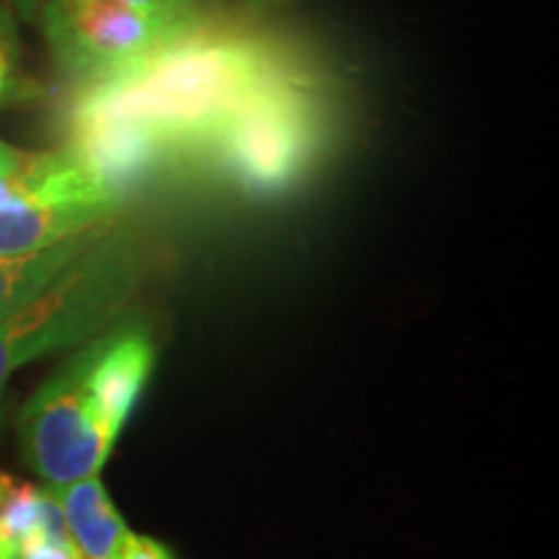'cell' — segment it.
Listing matches in <instances>:
<instances>
[{"label": "cell", "mask_w": 559, "mask_h": 559, "mask_svg": "<svg viewBox=\"0 0 559 559\" xmlns=\"http://www.w3.org/2000/svg\"><path fill=\"white\" fill-rule=\"evenodd\" d=\"M111 226H115V221L55 243V247L32 251V254L0 257V319L21 309L26 300H32L41 288H47L75 257H81Z\"/></svg>", "instance_id": "cell-9"}, {"label": "cell", "mask_w": 559, "mask_h": 559, "mask_svg": "<svg viewBox=\"0 0 559 559\" xmlns=\"http://www.w3.org/2000/svg\"><path fill=\"white\" fill-rule=\"evenodd\" d=\"M83 383L109 432H120L132 415L156 362V345L143 324L128 321L81 347Z\"/></svg>", "instance_id": "cell-6"}, {"label": "cell", "mask_w": 559, "mask_h": 559, "mask_svg": "<svg viewBox=\"0 0 559 559\" xmlns=\"http://www.w3.org/2000/svg\"><path fill=\"white\" fill-rule=\"evenodd\" d=\"M13 555H16V544L0 534V559H13Z\"/></svg>", "instance_id": "cell-16"}, {"label": "cell", "mask_w": 559, "mask_h": 559, "mask_svg": "<svg viewBox=\"0 0 559 559\" xmlns=\"http://www.w3.org/2000/svg\"><path fill=\"white\" fill-rule=\"evenodd\" d=\"M122 559H174V555L169 547H164V544L156 539L128 534L122 547Z\"/></svg>", "instance_id": "cell-13"}, {"label": "cell", "mask_w": 559, "mask_h": 559, "mask_svg": "<svg viewBox=\"0 0 559 559\" xmlns=\"http://www.w3.org/2000/svg\"><path fill=\"white\" fill-rule=\"evenodd\" d=\"M120 3L151 13L179 29H198L200 24H205V19L200 16L198 0H120Z\"/></svg>", "instance_id": "cell-11"}, {"label": "cell", "mask_w": 559, "mask_h": 559, "mask_svg": "<svg viewBox=\"0 0 559 559\" xmlns=\"http://www.w3.org/2000/svg\"><path fill=\"white\" fill-rule=\"evenodd\" d=\"M41 489L32 485H11L5 500L0 502V534L13 544L39 534Z\"/></svg>", "instance_id": "cell-10"}, {"label": "cell", "mask_w": 559, "mask_h": 559, "mask_svg": "<svg viewBox=\"0 0 559 559\" xmlns=\"http://www.w3.org/2000/svg\"><path fill=\"white\" fill-rule=\"evenodd\" d=\"M19 436L26 464L50 487L102 472L117 436L88 400L81 349L32 396L19 417Z\"/></svg>", "instance_id": "cell-4"}, {"label": "cell", "mask_w": 559, "mask_h": 559, "mask_svg": "<svg viewBox=\"0 0 559 559\" xmlns=\"http://www.w3.org/2000/svg\"><path fill=\"white\" fill-rule=\"evenodd\" d=\"M9 86H11V60H9V52H5L3 41H0V102H3L5 94H9Z\"/></svg>", "instance_id": "cell-15"}, {"label": "cell", "mask_w": 559, "mask_h": 559, "mask_svg": "<svg viewBox=\"0 0 559 559\" xmlns=\"http://www.w3.org/2000/svg\"><path fill=\"white\" fill-rule=\"evenodd\" d=\"M52 489L66 513L79 559H122V547L130 531L104 489L99 474Z\"/></svg>", "instance_id": "cell-7"}, {"label": "cell", "mask_w": 559, "mask_h": 559, "mask_svg": "<svg viewBox=\"0 0 559 559\" xmlns=\"http://www.w3.org/2000/svg\"><path fill=\"white\" fill-rule=\"evenodd\" d=\"M135 239L111 226L47 288L0 319V394L26 362L99 337L138 288Z\"/></svg>", "instance_id": "cell-2"}, {"label": "cell", "mask_w": 559, "mask_h": 559, "mask_svg": "<svg viewBox=\"0 0 559 559\" xmlns=\"http://www.w3.org/2000/svg\"><path fill=\"white\" fill-rule=\"evenodd\" d=\"M117 213L81 205H34L0 213V257L32 254L55 243L107 226Z\"/></svg>", "instance_id": "cell-8"}, {"label": "cell", "mask_w": 559, "mask_h": 559, "mask_svg": "<svg viewBox=\"0 0 559 559\" xmlns=\"http://www.w3.org/2000/svg\"><path fill=\"white\" fill-rule=\"evenodd\" d=\"M11 477H5V474H0V502L5 500V495H9V489H11Z\"/></svg>", "instance_id": "cell-17"}, {"label": "cell", "mask_w": 559, "mask_h": 559, "mask_svg": "<svg viewBox=\"0 0 559 559\" xmlns=\"http://www.w3.org/2000/svg\"><path fill=\"white\" fill-rule=\"evenodd\" d=\"M304 68L260 34L200 24L130 73L83 83L68 128L96 120L138 122L181 156H194L215 124L260 91L300 79Z\"/></svg>", "instance_id": "cell-1"}, {"label": "cell", "mask_w": 559, "mask_h": 559, "mask_svg": "<svg viewBox=\"0 0 559 559\" xmlns=\"http://www.w3.org/2000/svg\"><path fill=\"white\" fill-rule=\"evenodd\" d=\"M26 158L24 151H16L11 148V145H5L3 140H0V174H9V171H16L21 166V160Z\"/></svg>", "instance_id": "cell-14"}, {"label": "cell", "mask_w": 559, "mask_h": 559, "mask_svg": "<svg viewBox=\"0 0 559 559\" xmlns=\"http://www.w3.org/2000/svg\"><path fill=\"white\" fill-rule=\"evenodd\" d=\"M326 111L309 75L283 81L243 102L202 140L194 156L254 198L280 194L319 164Z\"/></svg>", "instance_id": "cell-3"}, {"label": "cell", "mask_w": 559, "mask_h": 559, "mask_svg": "<svg viewBox=\"0 0 559 559\" xmlns=\"http://www.w3.org/2000/svg\"><path fill=\"white\" fill-rule=\"evenodd\" d=\"M13 559H79V551L70 542L52 539L47 534H32L29 539L16 544Z\"/></svg>", "instance_id": "cell-12"}, {"label": "cell", "mask_w": 559, "mask_h": 559, "mask_svg": "<svg viewBox=\"0 0 559 559\" xmlns=\"http://www.w3.org/2000/svg\"><path fill=\"white\" fill-rule=\"evenodd\" d=\"M190 32L120 0H55L47 11L52 50L83 83L130 73Z\"/></svg>", "instance_id": "cell-5"}]
</instances>
